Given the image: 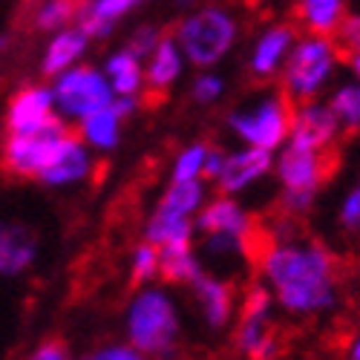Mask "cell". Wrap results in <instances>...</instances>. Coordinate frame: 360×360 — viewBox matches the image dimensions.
<instances>
[{
	"instance_id": "cell-35",
	"label": "cell",
	"mask_w": 360,
	"mask_h": 360,
	"mask_svg": "<svg viewBox=\"0 0 360 360\" xmlns=\"http://www.w3.org/2000/svg\"><path fill=\"white\" fill-rule=\"evenodd\" d=\"M222 162H225V150L211 144V153H207V162H205V182H214V179L219 176Z\"/></svg>"
},
{
	"instance_id": "cell-1",
	"label": "cell",
	"mask_w": 360,
	"mask_h": 360,
	"mask_svg": "<svg viewBox=\"0 0 360 360\" xmlns=\"http://www.w3.org/2000/svg\"><path fill=\"white\" fill-rule=\"evenodd\" d=\"M259 274L274 303L291 314H317L335 306V257L320 243H265Z\"/></svg>"
},
{
	"instance_id": "cell-32",
	"label": "cell",
	"mask_w": 360,
	"mask_h": 360,
	"mask_svg": "<svg viewBox=\"0 0 360 360\" xmlns=\"http://www.w3.org/2000/svg\"><path fill=\"white\" fill-rule=\"evenodd\" d=\"M26 360H70V346L64 338L52 335V338H44Z\"/></svg>"
},
{
	"instance_id": "cell-26",
	"label": "cell",
	"mask_w": 360,
	"mask_h": 360,
	"mask_svg": "<svg viewBox=\"0 0 360 360\" xmlns=\"http://www.w3.org/2000/svg\"><path fill=\"white\" fill-rule=\"evenodd\" d=\"M328 110L335 112L340 130L354 133L360 130V81H349L340 84L332 96H328Z\"/></svg>"
},
{
	"instance_id": "cell-36",
	"label": "cell",
	"mask_w": 360,
	"mask_h": 360,
	"mask_svg": "<svg viewBox=\"0 0 360 360\" xmlns=\"http://www.w3.org/2000/svg\"><path fill=\"white\" fill-rule=\"evenodd\" d=\"M346 61H349V70L354 72V78L360 81V49H357V52H352V55H346Z\"/></svg>"
},
{
	"instance_id": "cell-11",
	"label": "cell",
	"mask_w": 360,
	"mask_h": 360,
	"mask_svg": "<svg viewBox=\"0 0 360 360\" xmlns=\"http://www.w3.org/2000/svg\"><path fill=\"white\" fill-rule=\"evenodd\" d=\"M340 124L335 112L328 110L326 101H300L291 107V124H288V141L294 147H306V150H332V144L340 136Z\"/></svg>"
},
{
	"instance_id": "cell-34",
	"label": "cell",
	"mask_w": 360,
	"mask_h": 360,
	"mask_svg": "<svg viewBox=\"0 0 360 360\" xmlns=\"http://www.w3.org/2000/svg\"><path fill=\"white\" fill-rule=\"evenodd\" d=\"M110 107L127 122V118H133V115L139 112V107H141V96H112V104H110Z\"/></svg>"
},
{
	"instance_id": "cell-18",
	"label": "cell",
	"mask_w": 360,
	"mask_h": 360,
	"mask_svg": "<svg viewBox=\"0 0 360 360\" xmlns=\"http://www.w3.org/2000/svg\"><path fill=\"white\" fill-rule=\"evenodd\" d=\"M86 46H89V38H86L84 29L75 26V23L52 32V38H49V44H46V49L41 55V75L58 78L61 72L72 70L84 58Z\"/></svg>"
},
{
	"instance_id": "cell-12",
	"label": "cell",
	"mask_w": 360,
	"mask_h": 360,
	"mask_svg": "<svg viewBox=\"0 0 360 360\" xmlns=\"http://www.w3.org/2000/svg\"><path fill=\"white\" fill-rule=\"evenodd\" d=\"M55 115L52 86L46 84H26L6 104V130L9 133H35L46 127Z\"/></svg>"
},
{
	"instance_id": "cell-30",
	"label": "cell",
	"mask_w": 360,
	"mask_h": 360,
	"mask_svg": "<svg viewBox=\"0 0 360 360\" xmlns=\"http://www.w3.org/2000/svg\"><path fill=\"white\" fill-rule=\"evenodd\" d=\"M162 29H156V26H139V29H133V35H130V41H127V49L136 55V58H144L156 49V44L162 41Z\"/></svg>"
},
{
	"instance_id": "cell-14",
	"label": "cell",
	"mask_w": 360,
	"mask_h": 360,
	"mask_svg": "<svg viewBox=\"0 0 360 360\" xmlns=\"http://www.w3.org/2000/svg\"><path fill=\"white\" fill-rule=\"evenodd\" d=\"M93 173V156H89V147L70 133L61 144H58L55 156L49 159V165L41 170L38 182L46 188H67V185H78Z\"/></svg>"
},
{
	"instance_id": "cell-16",
	"label": "cell",
	"mask_w": 360,
	"mask_h": 360,
	"mask_svg": "<svg viewBox=\"0 0 360 360\" xmlns=\"http://www.w3.org/2000/svg\"><path fill=\"white\" fill-rule=\"evenodd\" d=\"M38 257V236L20 222L0 219V277H18Z\"/></svg>"
},
{
	"instance_id": "cell-37",
	"label": "cell",
	"mask_w": 360,
	"mask_h": 360,
	"mask_svg": "<svg viewBox=\"0 0 360 360\" xmlns=\"http://www.w3.org/2000/svg\"><path fill=\"white\" fill-rule=\"evenodd\" d=\"M349 360H360V335L354 338V343H352V349H349Z\"/></svg>"
},
{
	"instance_id": "cell-25",
	"label": "cell",
	"mask_w": 360,
	"mask_h": 360,
	"mask_svg": "<svg viewBox=\"0 0 360 360\" xmlns=\"http://www.w3.org/2000/svg\"><path fill=\"white\" fill-rule=\"evenodd\" d=\"M84 0H41L32 12V23L41 32H58L75 23Z\"/></svg>"
},
{
	"instance_id": "cell-27",
	"label": "cell",
	"mask_w": 360,
	"mask_h": 360,
	"mask_svg": "<svg viewBox=\"0 0 360 360\" xmlns=\"http://www.w3.org/2000/svg\"><path fill=\"white\" fill-rule=\"evenodd\" d=\"M207 153H211V144L207 141H193V144L182 147L173 159L170 182H193V179H205Z\"/></svg>"
},
{
	"instance_id": "cell-10",
	"label": "cell",
	"mask_w": 360,
	"mask_h": 360,
	"mask_svg": "<svg viewBox=\"0 0 360 360\" xmlns=\"http://www.w3.org/2000/svg\"><path fill=\"white\" fill-rule=\"evenodd\" d=\"M274 170L285 193L317 196L328 173H332V165H328V150L320 153V150L285 144L280 159H274Z\"/></svg>"
},
{
	"instance_id": "cell-31",
	"label": "cell",
	"mask_w": 360,
	"mask_h": 360,
	"mask_svg": "<svg viewBox=\"0 0 360 360\" xmlns=\"http://www.w3.org/2000/svg\"><path fill=\"white\" fill-rule=\"evenodd\" d=\"M340 225L346 233H360V182L346 193V199L340 202V214H338Z\"/></svg>"
},
{
	"instance_id": "cell-3",
	"label": "cell",
	"mask_w": 360,
	"mask_h": 360,
	"mask_svg": "<svg viewBox=\"0 0 360 360\" xmlns=\"http://www.w3.org/2000/svg\"><path fill=\"white\" fill-rule=\"evenodd\" d=\"M236 35H239V26L228 9L202 6L188 18H182L173 38L188 64L199 70H211L228 58V52L236 44Z\"/></svg>"
},
{
	"instance_id": "cell-17",
	"label": "cell",
	"mask_w": 360,
	"mask_h": 360,
	"mask_svg": "<svg viewBox=\"0 0 360 360\" xmlns=\"http://www.w3.org/2000/svg\"><path fill=\"white\" fill-rule=\"evenodd\" d=\"M196 297L199 303V311L207 323V328H214V332H219V328H225L233 317V285L214 277V274H199L191 285H188Z\"/></svg>"
},
{
	"instance_id": "cell-15",
	"label": "cell",
	"mask_w": 360,
	"mask_h": 360,
	"mask_svg": "<svg viewBox=\"0 0 360 360\" xmlns=\"http://www.w3.org/2000/svg\"><path fill=\"white\" fill-rule=\"evenodd\" d=\"M294 41H297L294 26H288V23L268 26L265 32L254 41L251 55H248V72H251V78L254 81H268V78L280 75V70L285 64V58H288Z\"/></svg>"
},
{
	"instance_id": "cell-5",
	"label": "cell",
	"mask_w": 360,
	"mask_h": 360,
	"mask_svg": "<svg viewBox=\"0 0 360 360\" xmlns=\"http://www.w3.org/2000/svg\"><path fill=\"white\" fill-rule=\"evenodd\" d=\"M338 58H340V49L335 44V38L306 35V38L294 41L285 64L280 70L283 96L291 104L317 98L323 93V86L332 81Z\"/></svg>"
},
{
	"instance_id": "cell-21",
	"label": "cell",
	"mask_w": 360,
	"mask_h": 360,
	"mask_svg": "<svg viewBox=\"0 0 360 360\" xmlns=\"http://www.w3.org/2000/svg\"><path fill=\"white\" fill-rule=\"evenodd\" d=\"M349 18L346 0H297V20L309 35L335 38L343 20Z\"/></svg>"
},
{
	"instance_id": "cell-9",
	"label": "cell",
	"mask_w": 360,
	"mask_h": 360,
	"mask_svg": "<svg viewBox=\"0 0 360 360\" xmlns=\"http://www.w3.org/2000/svg\"><path fill=\"white\" fill-rule=\"evenodd\" d=\"M72 130L67 127V122L61 115L52 118V122L35 133H9V139L4 141V170L12 179H38L41 170L49 165V159L55 156L58 144H61Z\"/></svg>"
},
{
	"instance_id": "cell-13",
	"label": "cell",
	"mask_w": 360,
	"mask_h": 360,
	"mask_svg": "<svg viewBox=\"0 0 360 360\" xmlns=\"http://www.w3.org/2000/svg\"><path fill=\"white\" fill-rule=\"evenodd\" d=\"M274 167V153L271 150H259V147H243V150H233V153H225L222 170L214 179L219 193L233 196V193H243L248 191L254 182Z\"/></svg>"
},
{
	"instance_id": "cell-19",
	"label": "cell",
	"mask_w": 360,
	"mask_h": 360,
	"mask_svg": "<svg viewBox=\"0 0 360 360\" xmlns=\"http://www.w3.org/2000/svg\"><path fill=\"white\" fill-rule=\"evenodd\" d=\"M144 61H147V67H144V86L150 89V93H167V89L179 78H182L185 64H188L173 35H162L156 49L150 52Z\"/></svg>"
},
{
	"instance_id": "cell-4",
	"label": "cell",
	"mask_w": 360,
	"mask_h": 360,
	"mask_svg": "<svg viewBox=\"0 0 360 360\" xmlns=\"http://www.w3.org/2000/svg\"><path fill=\"white\" fill-rule=\"evenodd\" d=\"M193 233L202 236L205 251L217 257L251 254L257 245V228L251 214L225 193H219L217 199H205L199 214L193 217Z\"/></svg>"
},
{
	"instance_id": "cell-33",
	"label": "cell",
	"mask_w": 360,
	"mask_h": 360,
	"mask_svg": "<svg viewBox=\"0 0 360 360\" xmlns=\"http://www.w3.org/2000/svg\"><path fill=\"white\" fill-rule=\"evenodd\" d=\"M86 360H144V354L139 349H133L130 343H115V346H104L96 354H89Z\"/></svg>"
},
{
	"instance_id": "cell-20",
	"label": "cell",
	"mask_w": 360,
	"mask_h": 360,
	"mask_svg": "<svg viewBox=\"0 0 360 360\" xmlns=\"http://www.w3.org/2000/svg\"><path fill=\"white\" fill-rule=\"evenodd\" d=\"M144 0H84L75 26H81L86 38H110L112 29L118 26V20L127 18L130 12H136Z\"/></svg>"
},
{
	"instance_id": "cell-38",
	"label": "cell",
	"mask_w": 360,
	"mask_h": 360,
	"mask_svg": "<svg viewBox=\"0 0 360 360\" xmlns=\"http://www.w3.org/2000/svg\"><path fill=\"white\" fill-rule=\"evenodd\" d=\"M9 44H12L9 32H0V52H6V49H9Z\"/></svg>"
},
{
	"instance_id": "cell-28",
	"label": "cell",
	"mask_w": 360,
	"mask_h": 360,
	"mask_svg": "<svg viewBox=\"0 0 360 360\" xmlns=\"http://www.w3.org/2000/svg\"><path fill=\"white\" fill-rule=\"evenodd\" d=\"M156 277H159V248L144 239V243L136 245L133 254H130V283L133 285H147Z\"/></svg>"
},
{
	"instance_id": "cell-22",
	"label": "cell",
	"mask_w": 360,
	"mask_h": 360,
	"mask_svg": "<svg viewBox=\"0 0 360 360\" xmlns=\"http://www.w3.org/2000/svg\"><path fill=\"white\" fill-rule=\"evenodd\" d=\"M205 268L193 251V239L185 243H167L159 248V277L170 285H191Z\"/></svg>"
},
{
	"instance_id": "cell-23",
	"label": "cell",
	"mask_w": 360,
	"mask_h": 360,
	"mask_svg": "<svg viewBox=\"0 0 360 360\" xmlns=\"http://www.w3.org/2000/svg\"><path fill=\"white\" fill-rule=\"evenodd\" d=\"M101 72H104V78L112 89V96H141V89H144V61L136 58L127 46L110 52Z\"/></svg>"
},
{
	"instance_id": "cell-24",
	"label": "cell",
	"mask_w": 360,
	"mask_h": 360,
	"mask_svg": "<svg viewBox=\"0 0 360 360\" xmlns=\"http://www.w3.org/2000/svg\"><path fill=\"white\" fill-rule=\"evenodd\" d=\"M122 124L124 118L118 115L112 107H104L93 115H86L84 122H78V139L98 153H110L122 141Z\"/></svg>"
},
{
	"instance_id": "cell-39",
	"label": "cell",
	"mask_w": 360,
	"mask_h": 360,
	"mask_svg": "<svg viewBox=\"0 0 360 360\" xmlns=\"http://www.w3.org/2000/svg\"><path fill=\"white\" fill-rule=\"evenodd\" d=\"M84 360H86V357H84Z\"/></svg>"
},
{
	"instance_id": "cell-6",
	"label": "cell",
	"mask_w": 360,
	"mask_h": 360,
	"mask_svg": "<svg viewBox=\"0 0 360 360\" xmlns=\"http://www.w3.org/2000/svg\"><path fill=\"white\" fill-rule=\"evenodd\" d=\"M207 199L205 179L193 182H170V188L159 196L153 217L144 225V239L153 243L156 248L167 243H185L193 239V217Z\"/></svg>"
},
{
	"instance_id": "cell-7",
	"label": "cell",
	"mask_w": 360,
	"mask_h": 360,
	"mask_svg": "<svg viewBox=\"0 0 360 360\" xmlns=\"http://www.w3.org/2000/svg\"><path fill=\"white\" fill-rule=\"evenodd\" d=\"M291 101L283 93L262 96L251 107H239L228 115V127L231 133L259 150H280L288 141V124H291Z\"/></svg>"
},
{
	"instance_id": "cell-8",
	"label": "cell",
	"mask_w": 360,
	"mask_h": 360,
	"mask_svg": "<svg viewBox=\"0 0 360 360\" xmlns=\"http://www.w3.org/2000/svg\"><path fill=\"white\" fill-rule=\"evenodd\" d=\"M52 98H55V112L61 115L64 122L78 124L86 115H93L112 104V89L101 70L89 67V64H75L72 70L55 78Z\"/></svg>"
},
{
	"instance_id": "cell-29",
	"label": "cell",
	"mask_w": 360,
	"mask_h": 360,
	"mask_svg": "<svg viewBox=\"0 0 360 360\" xmlns=\"http://www.w3.org/2000/svg\"><path fill=\"white\" fill-rule=\"evenodd\" d=\"M225 93V78L217 75V72H199L191 84V96L196 104L207 107V104H217Z\"/></svg>"
},
{
	"instance_id": "cell-2",
	"label": "cell",
	"mask_w": 360,
	"mask_h": 360,
	"mask_svg": "<svg viewBox=\"0 0 360 360\" xmlns=\"http://www.w3.org/2000/svg\"><path fill=\"white\" fill-rule=\"evenodd\" d=\"M182 323L179 309L162 288L144 285L127 309V343L139 349L144 357L170 360L179 346Z\"/></svg>"
}]
</instances>
